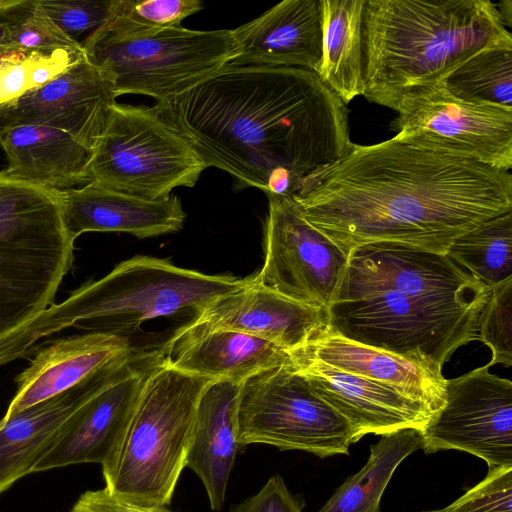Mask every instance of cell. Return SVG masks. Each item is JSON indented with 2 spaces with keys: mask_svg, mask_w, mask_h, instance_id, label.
Returning a JSON list of instances; mask_svg holds the SVG:
<instances>
[{
  "mask_svg": "<svg viewBox=\"0 0 512 512\" xmlns=\"http://www.w3.org/2000/svg\"><path fill=\"white\" fill-rule=\"evenodd\" d=\"M292 198L346 255L379 241L446 254L462 234L512 211V175L393 137L354 144Z\"/></svg>",
  "mask_w": 512,
  "mask_h": 512,
  "instance_id": "obj_1",
  "label": "cell"
},
{
  "mask_svg": "<svg viewBox=\"0 0 512 512\" xmlns=\"http://www.w3.org/2000/svg\"><path fill=\"white\" fill-rule=\"evenodd\" d=\"M157 104L209 167L267 197H293L354 146L347 105L307 69L228 65Z\"/></svg>",
  "mask_w": 512,
  "mask_h": 512,
  "instance_id": "obj_2",
  "label": "cell"
},
{
  "mask_svg": "<svg viewBox=\"0 0 512 512\" xmlns=\"http://www.w3.org/2000/svg\"><path fill=\"white\" fill-rule=\"evenodd\" d=\"M362 30L363 96L388 108L479 52L512 46L490 0H366Z\"/></svg>",
  "mask_w": 512,
  "mask_h": 512,
  "instance_id": "obj_3",
  "label": "cell"
},
{
  "mask_svg": "<svg viewBox=\"0 0 512 512\" xmlns=\"http://www.w3.org/2000/svg\"><path fill=\"white\" fill-rule=\"evenodd\" d=\"M208 275L152 256L120 262L97 281L82 285L0 343V365L33 356L65 336L105 333L125 336L145 321L191 310L195 315L214 299L248 282ZM70 336V335H69Z\"/></svg>",
  "mask_w": 512,
  "mask_h": 512,
  "instance_id": "obj_4",
  "label": "cell"
},
{
  "mask_svg": "<svg viewBox=\"0 0 512 512\" xmlns=\"http://www.w3.org/2000/svg\"><path fill=\"white\" fill-rule=\"evenodd\" d=\"M211 381L170 366L158 352L124 436L101 465L109 493L139 506L170 503Z\"/></svg>",
  "mask_w": 512,
  "mask_h": 512,
  "instance_id": "obj_5",
  "label": "cell"
},
{
  "mask_svg": "<svg viewBox=\"0 0 512 512\" xmlns=\"http://www.w3.org/2000/svg\"><path fill=\"white\" fill-rule=\"evenodd\" d=\"M74 241L57 190L0 172V343L54 304Z\"/></svg>",
  "mask_w": 512,
  "mask_h": 512,
  "instance_id": "obj_6",
  "label": "cell"
},
{
  "mask_svg": "<svg viewBox=\"0 0 512 512\" xmlns=\"http://www.w3.org/2000/svg\"><path fill=\"white\" fill-rule=\"evenodd\" d=\"M87 59L112 81L116 96L158 101L179 95L230 65L239 54L232 30L181 26L111 35L99 29L82 43Z\"/></svg>",
  "mask_w": 512,
  "mask_h": 512,
  "instance_id": "obj_7",
  "label": "cell"
},
{
  "mask_svg": "<svg viewBox=\"0 0 512 512\" xmlns=\"http://www.w3.org/2000/svg\"><path fill=\"white\" fill-rule=\"evenodd\" d=\"M479 317L434 307L392 288L340 283L326 327L442 371L459 347L478 338Z\"/></svg>",
  "mask_w": 512,
  "mask_h": 512,
  "instance_id": "obj_8",
  "label": "cell"
},
{
  "mask_svg": "<svg viewBox=\"0 0 512 512\" xmlns=\"http://www.w3.org/2000/svg\"><path fill=\"white\" fill-rule=\"evenodd\" d=\"M207 163L157 103H115L92 151L90 182L146 199L193 187Z\"/></svg>",
  "mask_w": 512,
  "mask_h": 512,
  "instance_id": "obj_9",
  "label": "cell"
},
{
  "mask_svg": "<svg viewBox=\"0 0 512 512\" xmlns=\"http://www.w3.org/2000/svg\"><path fill=\"white\" fill-rule=\"evenodd\" d=\"M239 446L268 444L319 457L348 455L355 442L347 420L291 363L262 370L240 386Z\"/></svg>",
  "mask_w": 512,
  "mask_h": 512,
  "instance_id": "obj_10",
  "label": "cell"
},
{
  "mask_svg": "<svg viewBox=\"0 0 512 512\" xmlns=\"http://www.w3.org/2000/svg\"><path fill=\"white\" fill-rule=\"evenodd\" d=\"M390 109L395 139L510 171L512 109L450 95L441 82L410 89Z\"/></svg>",
  "mask_w": 512,
  "mask_h": 512,
  "instance_id": "obj_11",
  "label": "cell"
},
{
  "mask_svg": "<svg viewBox=\"0 0 512 512\" xmlns=\"http://www.w3.org/2000/svg\"><path fill=\"white\" fill-rule=\"evenodd\" d=\"M264 263L254 282L298 303L325 310L333 302L349 256L304 216L292 197H268Z\"/></svg>",
  "mask_w": 512,
  "mask_h": 512,
  "instance_id": "obj_12",
  "label": "cell"
},
{
  "mask_svg": "<svg viewBox=\"0 0 512 512\" xmlns=\"http://www.w3.org/2000/svg\"><path fill=\"white\" fill-rule=\"evenodd\" d=\"M490 367L446 379L444 404L421 430L425 453L459 450L489 469L512 466V383Z\"/></svg>",
  "mask_w": 512,
  "mask_h": 512,
  "instance_id": "obj_13",
  "label": "cell"
},
{
  "mask_svg": "<svg viewBox=\"0 0 512 512\" xmlns=\"http://www.w3.org/2000/svg\"><path fill=\"white\" fill-rule=\"evenodd\" d=\"M341 283L398 290L431 306L480 315L490 289L446 254L396 242L354 247Z\"/></svg>",
  "mask_w": 512,
  "mask_h": 512,
  "instance_id": "obj_14",
  "label": "cell"
},
{
  "mask_svg": "<svg viewBox=\"0 0 512 512\" xmlns=\"http://www.w3.org/2000/svg\"><path fill=\"white\" fill-rule=\"evenodd\" d=\"M157 356L158 352L134 354L118 366L64 423L32 473L75 464L103 465L127 430Z\"/></svg>",
  "mask_w": 512,
  "mask_h": 512,
  "instance_id": "obj_15",
  "label": "cell"
},
{
  "mask_svg": "<svg viewBox=\"0 0 512 512\" xmlns=\"http://www.w3.org/2000/svg\"><path fill=\"white\" fill-rule=\"evenodd\" d=\"M116 98L110 78L84 53L47 84L0 105V130L21 125L51 127L93 151Z\"/></svg>",
  "mask_w": 512,
  "mask_h": 512,
  "instance_id": "obj_16",
  "label": "cell"
},
{
  "mask_svg": "<svg viewBox=\"0 0 512 512\" xmlns=\"http://www.w3.org/2000/svg\"><path fill=\"white\" fill-rule=\"evenodd\" d=\"M288 354L291 365L307 378L313 390L347 420L355 442L366 434L422 430L433 415L423 404L398 391L331 367L301 348Z\"/></svg>",
  "mask_w": 512,
  "mask_h": 512,
  "instance_id": "obj_17",
  "label": "cell"
},
{
  "mask_svg": "<svg viewBox=\"0 0 512 512\" xmlns=\"http://www.w3.org/2000/svg\"><path fill=\"white\" fill-rule=\"evenodd\" d=\"M326 325L325 310L284 297L249 276L243 287L214 299L182 327L239 331L290 352L306 345Z\"/></svg>",
  "mask_w": 512,
  "mask_h": 512,
  "instance_id": "obj_18",
  "label": "cell"
},
{
  "mask_svg": "<svg viewBox=\"0 0 512 512\" xmlns=\"http://www.w3.org/2000/svg\"><path fill=\"white\" fill-rule=\"evenodd\" d=\"M134 354L126 336L86 333L55 339L38 350L17 376V392L4 416L57 396Z\"/></svg>",
  "mask_w": 512,
  "mask_h": 512,
  "instance_id": "obj_19",
  "label": "cell"
},
{
  "mask_svg": "<svg viewBox=\"0 0 512 512\" xmlns=\"http://www.w3.org/2000/svg\"><path fill=\"white\" fill-rule=\"evenodd\" d=\"M232 31L239 54L230 65L320 68L322 0L282 1Z\"/></svg>",
  "mask_w": 512,
  "mask_h": 512,
  "instance_id": "obj_20",
  "label": "cell"
},
{
  "mask_svg": "<svg viewBox=\"0 0 512 512\" xmlns=\"http://www.w3.org/2000/svg\"><path fill=\"white\" fill-rule=\"evenodd\" d=\"M57 193L66 228L74 239L85 232H125L137 238L157 237L179 231L186 217L175 195L152 200L94 182L57 190Z\"/></svg>",
  "mask_w": 512,
  "mask_h": 512,
  "instance_id": "obj_21",
  "label": "cell"
},
{
  "mask_svg": "<svg viewBox=\"0 0 512 512\" xmlns=\"http://www.w3.org/2000/svg\"><path fill=\"white\" fill-rule=\"evenodd\" d=\"M170 366L211 380L242 384L290 362L288 352L261 338L228 329L179 328L159 351Z\"/></svg>",
  "mask_w": 512,
  "mask_h": 512,
  "instance_id": "obj_22",
  "label": "cell"
},
{
  "mask_svg": "<svg viewBox=\"0 0 512 512\" xmlns=\"http://www.w3.org/2000/svg\"><path fill=\"white\" fill-rule=\"evenodd\" d=\"M300 348L331 367L388 386L432 414L444 404L446 379L424 363L354 342L327 327Z\"/></svg>",
  "mask_w": 512,
  "mask_h": 512,
  "instance_id": "obj_23",
  "label": "cell"
},
{
  "mask_svg": "<svg viewBox=\"0 0 512 512\" xmlns=\"http://www.w3.org/2000/svg\"><path fill=\"white\" fill-rule=\"evenodd\" d=\"M121 364L0 420V494L32 473L64 423L104 385Z\"/></svg>",
  "mask_w": 512,
  "mask_h": 512,
  "instance_id": "obj_24",
  "label": "cell"
},
{
  "mask_svg": "<svg viewBox=\"0 0 512 512\" xmlns=\"http://www.w3.org/2000/svg\"><path fill=\"white\" fill-rule=\"evenodd\" d=\"M241 384L212 380L196 408L185 460L202 481L213 510L223 507L231 469L238 450V401Z\"/></svg>",
  "mask_w": 512,
  "mask_h": 512,
  "instance_id": "obj_25",
  "label": "cell"
},
{
  "mask_svg": "<svg viewBox=\"0 0 512 512\" xmlns=\"http://www.w3.org/2000/svg\"><path fill=\"white\" fill-rule=\"evenodd\" d=\"M7 157L4 171L15 178L55 190L90 182L92 150L69 133L40 125L0 130Z\"/></svg>",
  "mask_w": 512,
  "mask_h": 512,
  "instance_id": "obj_26",
  "label": "cell"
},
{
  "mask_svg": "<svg viewBox=\"0 0 512 512\" xmlns=\"http://www.w3.org/2000/svg\"><path fill=\"white\" fill-rule=\"evenodd\" d=\"M365 2L322 0V61L317 75L346 105L364 92Z\"/></svg>",
  "mask_w": 512,
  "mask_h": 512,
  "instance_id": "obj_27",
  "label": "cell"
},
{
  "mask_svg": "<svg viewBox=\"0 0 512 512\" xmlns=\"http://www.w3.org/2000/svg\"><path fill=\"white\" fill-rule=\"evenodd\" d=\"M421 444V430L416 428L381 435L370 446L364 467L349 477L318 512H380V499L396 468Z\"/></svg>",
  "mask_w": 512,
  "mask_h": 512,
  "instance_id": "obj_28",
  "label": "cell"
},
{
  "mask_svg": "<svg viewBox=\"0 0 512 512\" xmlns=\"http://www.w3.org/2000/svg\"><path fill=\"white\" fill-rule=\"evenodd\" d=\"M446 255L489 289L512 279V211L462 234Z\"/></svg>",
  "mask_w": 512,
  "mask_h": 512,
  "instance_id": "obj_29",
  "label": "cell"
},
{
  "mask_svg": "<svg viewBox=\"0 0 512 512\" xmlns=\"http://www.w3.org/2000/svg\"><path fill=\"white\" fill-rule=\"evenodd\" d=\"M442 85L453 97L512 109V46L485 49L450 72Z\"/></svg>",
  "mask_w": 512,
  "mask_h": 512,
  "instance_id": "obj_30",
  "label": "cell"
},
{
  "mask_svg": "<svg viewBox=\"0 0 512 512\" xmlns=\"http://www.w3.org/2000/svg\"><path fill=\"white\" fill-rule=\"evenodd\" d=\"M0 23L12 52L50 55L83 51L82 44L67 36L46 15L38 0H10L0 9Z\"/></svg>",
  "mask_w": 512,
  "mask_h": 512,
  "instance_id": "obj_31",
  "label": "cell"
},
{
  "mask_svg": "<svg viewBox=\"0 0 512 512\" xmlns=\"http://www.w3.org/2000/svg\"><path fill=\"white\" fill-rule=\"evenodd\" d=\"M199 0H110L105 23L98 29L111 35L180 26L200 10Z\"/></svg>",
  "mask_w": 512,
  "mask_h": 512,
  "instance_id": "obj_32",
  "label": "cell"
},
{
  "mask_svg": "<svg viewBox=\"0 0 512 512\" xmlns=\"http://www.w3.org/2000/svg\"><path fill=\"white\" fill-rule=\"evenodd\" d=\"M478 322V338L492 353L488 363L512 364V279L490 289Z\"/></svg>",
  "mask_w": 512,
  "mask_h": 512,
  "instance_id": "obj_33",
  "label": "cell"
},
{
  "mask_svg": "<svg viewBox=\"0 0 512 512\" xmlns=\"http://www.w3.org/2000/svg\"><path fill=\"white\" fill-rule=\"evenodd\" d=\"M438 512H512V466L489 469L480 483Z\"/></svg>",
  "mask_w": 512,
  "mask_h": 512,
  "instance_id": "obj_34",
  "label": "cell"
},
{
  "mask_svg": "<svg viewBox=\"0 0 512 512\" xmlns=\"http://www.w3.org/2000/svg\"><path fill=\"white\" fill-rule=\"evenodd\" d=\"M109 2L110 0H38L46 15L67 36L77 42L81 34L89 32L90 35L105 23L109 13Z\"/></svg>",
  "mask_w": 512,
  "mask_h": 512,
  "instance_id": "obj_35",
  "label": "cell"
},
{
  "mask_svg": "<svg viewBox=\"0 0 512 512\" xmlns=\"http://www.w3.org/2000/svg\"><path fill=\"white\" fill-rule=\"evenodd\" d=\"M44 56L48 55L13 52L0 63V105L10 103L34 89L33 70Z\"/></svg>",
  "mask_w": 512,
  "mask_h": 512,
  "instance_id": "obj_36",
  "label": "cell"
},
{
  "mask_svg": "<svg viewBox=\"0 0 512 512\" xmlns=\"http://www.w3.org/2000/svg\"><path fill=\"white\" fill-rule=\"evenodd\" d=\"M230 512H302V504L288 490L283 478L274 475L255 495Z\"/></svg>",
  "mask_w": 512,
  "mask_h": 512,
  "instance_id": "obj_37",
  "label": "cell"
},
{
  "mask_svg": "<svg viewBox=\"0 0 512 512\" xmlns=\"http://www.w3.org/2000/svg\"><path fill=\"white\" fill-rule=\"evenodd\" d=\"M70 512H172L166 506H139L123 501L105 488L86 491Z\"/></svg>",
  "mask_w": 512,
  "mask_h": 512,
  "instance_id": "obj_38",
  "label": "cell"
},
{
  "mask_svg": "<svg viewBox=\"0 0 512 512\" xmlns=\"http://www.w3.org/2000/svg\"><path fill=\"white\" fill-rule=\"evenodd\" d=\"M497 10L505 24V26L511 27L512 24V1L503 0L496 4Z\"/></svg>",
  "mask_w": 512,
  "mask_h": 512,
  "instance_id": "obj_39",
  "label": "cell"
},
{
  "mask_svg": "<svg viewBox=\"0 0 512 512\" xmlns=\"http://www.w3.org/2000/svg\"><path fill=\"white\" fill-rule=\"evenodd\" d=\"M12 52L7 44H6V37H5V30L2 24L0 23V53H8Z\"/></svg>",
  "mask_w": 512,
  "mask_h": 512,
  "instance_id": "obj_40",
  "label": "cell"
},
{
  "mask_svg": "<svg viewBox=\"0 0 512 512\" xmlns=\"http://www.w3.org/2000/svg\"><path fill=\"white\" fill-rule=\"evenodd\" d=\"M11 53L13 52H9V53H0V63L5 60Z\"/></svg>",
  "mask_w": 512,
  "mask_h": 512,
  "instance_id": "obj_41",
  "label": "cell"
},
{
  "mask_svg": "<svg viewBox=\"0 0 512 512\" xmlns=\"http://www.w3.org/2000/svg\"><path fill=\"white\" fill-rule=\"evenodd\" d=\"M10 0H0V9L6 6Z\"/></svg>",
  "mask_w": 512,
  "mask_h": 512,
  "instance_id": "obj_42",
  "label": "cell"
},
{
  "mask_svg": "<svg viewBox=\"0 0 512 512\" xmlns=\"http://www.w3.org/2000/svg\"><path fill=\"white\" fill-rule=\"evenodd\" d=\"M431 512H438V511H431Z\"/></svg>",
  "mask_w": 512,
  "mask_h": 512,
  "instance_id": "obj_43",
  "label": "cell"
}]
</instances>
